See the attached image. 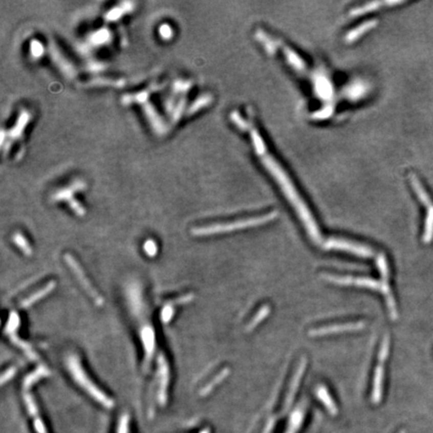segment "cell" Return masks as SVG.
<instances>
[{
  "label": "cell",
  "instance_id": "cell-21",
  "mask_svg": "<svg viewBox=\"0 0 433 433\" xmlns=\"http://www.w3.org/2000/svg\"><path fill=\"white\" fill-rule=\"evenodd\" d=\"M381 5H385V2H380V1H378V2H376V1L369 2V3H366L363 6H359V7H356L354 9H352L349 12V15L351 17H353V16L354 17H357V16L362 15V14H365V13H368V12H371L373 10L378 9Z\"/></svg>",
  "mask_w": 433,
  "mask_h": 433
},
{
  "label": "cell",
  "instance_id": "cell-19",
  "mask_svg": "<svg viewBox=\"0 0 433 433\" xmlns=\"http://www.w3.org/2000/svg\"><path fill=\"white\" fill-rule=\"evenodd\" d=\"M433 240V206L427 209L425 218V227L422 241L424 244H430Z\"/></svg>",
  "mask_w": 433,
  "mask_h": 433
},
{
  "label": "cell",
  "instance_id": "cell-15",
  "mask_svg": "<svg viewBox=\"0 0 433 433\" xmlns=\"http://www.w3.org/2000/svg\"><path fill=\"white\" fill-rule=\"evenodd\" d=\"M410 182H411V185H412V188H413L414 192L416 193V196L418 197V199L420 200V202L424 206H426L427 208L433 206V202L431 198L429 197L428 192L425 191V189L423 188L421 182L419 181V179L415 175H411Z\"/></svg>",
  "mask_w": 433,
  "mask_h": 433
},
{
  "label": "cell",
  "instance_id": "cell-24",
  "mask_svg": "<svg viewBox=\"0 0 433 433\" xmlns=\"http://www.w3.org/2000/svg\"><path fill=\"white\" fill-rule=\"evenodd\" d=\"M12 240H13V243L24 252V254H26L28 256L32 254V250H31L28 242L20 233H15L12 237Z\"/></svg>",
  "mask_w": 433,
  "mask_h": 433
},
{
  "label": "cell",
  "instance_id": "cell-4",
  "mask_svg": "<svg viewBox=\"0 0 433 433\" xmlns=\"http://www.w3.org/2000/svg\"><path fill=\"white\" fill-rule=\"evenodd\" d=\"M389 336L386 335L383 339L380 352H379V365L375 370L374 382H373V390H372V402L374 404H378L382 398V385H383V376H384V362L388 357L389 353Z\"/></svg>",
  "mask_w": 433,
  "mask_h": 433
},
{
  "label": "cell",
  "instance_id": "cell-14",
  "mask_svg": "<svg viewBox=\"0 0 433 433\" xmlns=\"http://www.w3.org/2000/svg\"><path fill=\"white\" fill-rule=\"evenodd\" d=\"M376 25H377V21L376 20L365 21L364 24H360L359 26H357L354 29L350 30L347 33V35L345 36V41L347 44H352V42L356 41L357 39L360 38L362 35H364L367 31H369L372 28H374Z\"/></svg>",
  "mask_w": 433,
  "mask_h": 433
},
{
  "label": "cell",
  "instance_id": "cell-3",
  "mask_svg": "<svg viewBox=\"0 0 433 433\" xmlns=\"http://www.w3.org/2000/svg\"><path fill=\"white\" fill-rule=\"evenodd\" d=\"M278 216L277 212H271L269 214H266L263 216H254L250 219H244V220H238L235 222L225 223V224H216L208 227H201L196 228L192 230V234L194 236H209V235H215V234H222L231 232L234 230H240L249 227H255L259 226L265 223H268Z\"/></svg>",
  "mask_w": 433,
  "mask_h": 433
},
{
  "label": "cell",
  "instance_id": "cell-30",
  "mask_svg": "<svg viewBox=\"0 0 433 433\" xmlns=\"http://www.w3.org/2000/svg\"><path fill=\"white\" fill-rule=\"evenodd\" d=\"M30 50H31V54L35 58H39L42 55V53H44L42 46L38 41H36V40H33L31 42V45H30Z\"/></svg>",
  "mask_w": 433,
  "mask_h": 433
},
{
  "label": "cell",
  "instance_id": "cell-12",
  "mask_svg": "<svg viewBox=\"0 0 433 433\" xmlns=\"http://www.w3.org/2000/svg\"><path fill=\"white\" fill-rule=\"evenodd\" d=\"M305 368H306V358H302V360H301L300 364H299V367L297 369V372H296V374H295V376L293 378V381H292V385L290 387L287 398L285 400V405H284V409L285 410H287L290 407V405L292 404V402H293V399L295 397V393H296V391L298 389V386H299L300 380L302 378V375H303V373L305 371Z\"/></svg>",
  "mask_w": 433,
  "mask_h": 433
},
{
  "label": "cell",
  "instance_id": "cell-32",
  "mask_svg": "<svg viewBox=\"0 0 433 433\" xmlns=\"http://www.w3.org/2000/svg\"><path fill=\"white\" fill-rule=\"evenodd\" d=\"M332 113H333V109L332 107H329V106H326L321 112H318L317 114H315L314 115V118L315 119H319V120H323V119H326V118L330 117L332 115Z\"/></svg>",
  "mask_w": 433,
  "mask_h": 433
},
{
  "label": "cell",
  "instance_id": "cell-31",
  "mask_svg": "<svg viewBox=\"0 0 433 433\" xmlns=\"http://www.w3.org/2000/svg\"><path fill=\"white\" fill-rule=\"evenodd\" d=\"M172 304H169V305H167V306H165L164 307V309H163V312H162V320H163V322H165V323H168L169 321H170V319H171V317L174 316V307L171 306Z\"/></svg>",
  "mask_w": 433,
  "mask_h": 433
},
{
  "label": "cell",
  "instance_id": "cell-28",
  "mask_svg": "<svg viewBox=\"0 0 433 433\" xmlns=\"http://www.w3.org/2000/svg\"><path fill=\"white\" fill-rule=\"evenodd\" d=\"M109 38H110L109 31L107 30H101V31H98V32H96V34L93 35L92 41L95 45H100V44L105 42Z\"/></svg>",
  "mask_w": 433,
  "mask_h": 433
},
{
  "label": "cell",
  "instance_id": "cell-13",
  "mask_svg": "<svg viewBox=\"0 0 433 433\" xmlns=\"http://www.w3.org/2000/svg\"><path fill=\"white\" fill-rule=\"evenodd\" d=\"M25 401H26V406L28 408L29 413L33 417L34 426H35V429H36L37 433H48L47 432V429H46V426H45V423H44L42 419L39 417L38 410H37V406H36V404L34 402V399H33V397L29 393H26L25 394Z\"/></svg>",
  "mask_w": 433,
  "mask_h": 433
},
{
  "label": "cell",
  "instance_id": "cell-11",
  "mask_svg": "<svg viewBox=\"0 0 433 433\" xmlns=\"http://www.w3.org/2000/svg\"><path fill=\"white\" fill-rule=\"evenodd\" d=\"M159 377H160V399L164 402L166 399V391L168 388V366L167 359L162 355L159 357Z\"/></svg>",
  "mask_w": 433,
  "mask_h": 433
},
{
  "label": "cell",
  "instance_id": "cell-16",
  "mask_svg": "<svg viewBox=\"0 0 433 433\" xmlns=\"http://www.w3.org/2000/svg\"><path fill=\"white\" fill-rule=\"evenodd\" d=\"M316 395L317 397L322 401V403L324 404V406L328 410V412L331 415H337L338 414V408H337L335 402L333 401L332 397L330 396L327 388L323 385L318 386L316 389Z\"/></svg>",
  "mask_w": 433,
  "mask_h": 433
},
{
  "label": "cell",
  "instance_id": "cell-25",
  "mask_svg": "<svg viewBox=\"0 0 433 433\" xmlns=\"http://www.w3.org/2000/svg\"><path fill=\"white\" fill-rule=\"evenodd\" d=\"M212 100H213V97L211 96H209V95H206V96H201V97H199V98H198V99L193 102V104H192V106L190 107V110H189V114H190V115L194 114V113H196V112H198L199 110H201V109H203V107L207 106L208 104H210Z\"/></svg>",
  "mask_w": 433,
  "mask_h": 433
},
{
  "label": "cell",
  "instance_id": "cell-23",
  "mask_svg": "<svg viewBox=\"0 0 433 433\" xmlns=\"http://www.w3.org/2000/svg\"><path fill=\"white\" fill-rule=\"evenodd\" d=\"M269 313H270V307L269 306H263L260 310H259V312L256 314V316L252 319V321L250 322V324L247 326V330L248 331H251V330H253L257 325H259L260 324V322L265 319L268 315H269Z\"/></svg>",
  "mask_w": 433,
  "mask_h": 433
},
{
  "label": "cell",
  "instance_id": "cell-2",
  "mask_svg": "<svg viewBox=\"0 0 433 433\" xmlns=\"http://www.w3.org/2000/svg\"><path fill=\"white\" fill-rule=\"evenodd\" d=\"M68 368L70 373L72 374L74 381L79 385L83 390L88 392L93 398H95L97 402H99L102 406L112 408L114 407V400H112L106 394H104L97 386H96L92 379L86 375L80 361L77 356L71 355L68 358L67 362Z\"/></svg>",
  "mask_w": 433,
  "mask_h": 433
},
{
  "label": "cell",
  "instance_id": "cell-20",
  "mask_svg": "<svg viewBox=\"0 0 433 433\" xmlns=\"http://www.w3.org/2000/svg\"><path fill=\"white\" fill-rule=\"evenodd\" d=\"M54 286H55V284L52 282V283H50V284L47 285L45 288L41 289V290H39V291H37V292H35V293H34L33 295H31L29 298H27L26 300H24V302L21 303V307H23V308H27V307L31 306L34 302H36V301L40 300L44 296L48 295V293H49L50 291H52V289L54 288Z\"/></svg>",
  "mask_w": 433,
  "mask_h": 433
},
{
  "label": "cell",
  "instance_id": "cell-18",
  "mask_svg": "<svg viewBox=\"0 0 433 433\" xmlns=\"http://www.w3.org/2000/svg\"><path fill=\"white\" fill-rule=\"evenodd\" d=\"M304 421V408L300 407L294 411L291 416L288 429L285 433H297Z\"/></svg>",
  "mask_w": 433,
  "mask_h": 433
},
{
  "label": "cell",
  "instance_id": "cell-26",
  "mask_svg": "<svg viewBox=\"0 0 433 433\" xmlns=\"http://www.w3.org/2000/svg\"><path fill=\"white\" fill-rule=\"evenodd\" d=\"M256 36L258 37V39H259V41L264 46L266 49L270 52V53H275L276 52V47H275V45L273 44V41L270 39V37L263 32V31H258L257 33H256Z\"/></svg>",
  "mask_w": 433,
  "mask_h": 433
},
{
  "label": "cell",
  "instance_id": "cell-5",
  "mask_svg": "<svg viewBox=\"0 0 433 433\" xmlns=\"http://www.w3.org/2000/svg\"><path fill=\"white\" fill-rule=\"evenodd\" d=\"M324 248L327 250H342L365 258L371 257L373 255V251L370 248L357 243H352L342 239H330L324 244Z\"/></svg>",
  "mask_w": 433,
  "mask_h": 433
},
{
  "label": "cell",
  "instance_id": "cell-1",
  "mask_svg": "<svg viewBox=\"0 0 433 433\" xmlns=\"http://www.w3.org/2000/svg\"><path fill=\"white\" fill-rule=\"evenodd\" d=\"M250 134H251L252 143H253V146L256 150V154H258V156L262 160L263 165L269 170V172L274 177L276 182L279 184L280 188L282 189V191L287 197L289 202L292 204V206L294 207V209L298 213L300 219L305 224V227H306L309 235L311 236V238L315 242L319 243L321 241V235H320L317 223L315 222L308 207L306 206V204L304 203V201L302 200L300 194L296 191V189H295L293 183L291 182L290 178L287 176V174L284 171V169L279 166V164L267 151V147H266L264 140H263L262 136L260 135V133L258 132V129L252 128L250 131Z\"/></svg>",
  "mask_w": 433,
  "mask_h": 433
},
{
  "label": "cell",
  "instance_id": "cell-34",
  "mask_svg": "<svg viewBox=\"0 0 433 433\" xmlns=\"http://www.w3.org/2000/svg\"><path fill=\"white\" fill-rule=\"evenodd\" d=\"M127 428H128V419H127V416H123L120 420L119 433H127Z\"/></svg>",
  "mask_w": 433,
  "mask_h": 433
},
{
  "label": "cell",
  "instance_id": "cell-29",
  "mask_svg": "<svg viewBox=\"0 0 433 433\" xmlns=\"http://www.w3.org/2000/svg\"><path fill=\"white\" fill-rule=\"evenodd\" d=\"M144 251L149 257H155L158 253V247L154 240H147L144 245Z\"/></svg>",
  "mask_w": 433,
  "mask_h": 433
},
{
  "label": "cell",
  "instance_id": "cell-7",
  "mask_svg": "<svg viewBox=\"0 0 433 433\" xmlns=\"http://www.w3.org/2000/svg\"><path fill=\"white\" fill-rule=\"evenodd\" d=\"M66 261H67V263L73 270V272L75 273V276L77 277V279L79 280V282H81L82 287L90 293V295L95 300L96 304H98L100 306L103 303L102 298L99 296V294L96 292V290L94 289V287L91 285V283L88 281V279L84 276V273H83L82 269L79 267V265L76 263V261L74 260V258L72 257L70 254H67L66 255Z\"/></svg>",
  "mask_w": 433,
  "mask_h": 433
},
{
  "label": "cell",
  "instance_id": "cell-27",
  "mask_svg": "<svg viewBox=\"0 0 433 433\" xmlns=\"http://www.w3.org/2000/svg\"><path fill=\"white\" fill-rule=\"evenodd\" d=\"M231 120L242 131H249L250 125L248 124V122L246 120L241 117L237 112H233L231 114Z\"/></svg>",
  "mask_w": 433,
  "mask_h": 433
},
{
  "label": "cell",
  "instance_id": "cell-10",
  "mask_svg": "<svg viewBox=\"0 0 433 433\" xmlns=\"http://www.w3.org/2000/svg\"><path fill=\"white\" fill-rule=\"evenodd\" d=\"M141 339L145 353V362L148 363L154 354L156 347V337L154 328H151L150 326H144L141 331Z\"/></svg>",
  "mask_w": 433,
  "mask_h": 433
},
{
  "label": "cell",
  "instance_id": "cell-17",
  "mask_svg": "<svg viewBox=\"0 0 433 433\" xmlns=\"http://www.w3.org/2000/svg\"><path fill=\"white\" fill-rule=\"evenodd\" d=\"M283 53H284L286 59L288 60L290 66L293 67L296 71L300 72H304L306 71L307 67H306L305 62L302 60V58L295 51H293L291 48H287V47H283Z\"/></svg>",
  "mask_w": 433,
  "mask_h": 433
},
{
  "label": "cell",
  "instance_id": "cell-35",
  "mask_svg": "<svg viewBox=\"0 0 433 433\" xmlns=\"http://www.w3.org/2000/svg\"><path fill=\"white\" fill-rule=\"evenodd\" d=\"M400 433H404V431H401Z\"/></svg>",
  "mask_w": 433,
  "mask_h": 433
},
{
  "label": "cell",
  "instance_id": "cell-22",
  "mask_svg": "<svg viewBox=\"0 0 433 433\" xmlns=\"http://www.w3.org/2000/svg\"><path fill=\"white\" fill-rule=\"evenodd\" d=\"M51 53H52V57H53V59L57 62V63H59V67L66 72V73L68 74V75H70V76H73L74 74H75V72H74V70H73V68H72V66L66 60V59H63L62 57H61V55L59 54V52L57 51V49L55 48H51Z\"/></svg>",
  "mask_w": 433,
  "mask_h": 433
},
{
  "label": "cell",
  "instance_id": "cell-9",
  "mask_svg": "<svg viewBox=\"0 0 433 433\" xmlns=\"http://www.w3.org/2000/svg\"><path fill=\"white\" fill-rule=\"evenodd\" d=\"M83 187H84V184L82 182H76L72 186H71L70 188L63 189V190L56 192L53 196V200H55V201H63V200H66L67 202H69V204L71 205V207L73 209V211L77 215H83L84 214V210H83L82 206L80 204H78L77 202H75V200H73L72 198V193H73L74 191L81 190Z\"/></svg>",
  "mask_w": 433,
  "mask_h": 433
},
{
  "label": "cell",
  "instance_id": "cell-6",
  "mask_svg": "<svg viewBox=\"0 0 433 433\" xmlns=\"http://www.w3.org/2000/svg\"><path fill=\"white\" fill-rule=\"evenodd\" d=\"M330 282L340 284V285H355L359 287L373 289V290H382V284L378 281L369 278H355V277H337V276H325Z\"/></svg>",
  "mask_w": 433,
  "mask_h": 433
},
{
  "label": "cell",
  "instance_id": "cell-8",
  "mask_svg": "<svg viewBox=\"0 0 433 433\" xmlns=\"http://www.w3.org/2000/svg\"><path fill=\"white\" fill-rule=\"evenodd\" d=\"M364 326H365V324L363 322L330 325V326H325V327L313 329L309 332V334L311 336H323V335L347 332V331H356V330H360L362 328H364Z\"/></svg>",
  "mask_w": 433,
  "mask_h": 433
},
{
  "label": "cell",
  "instance_id": "cell-33",
  "mask_svg": "<svg viewBox=\"0 0 433 433\" xmlns=\"http://www.w3.org/2000/svg\"><path fill=\"white\" fill-rule=\"evenodd\" d=\"M160 33H161V35H162L164 38H166V39L170 38V37H171V35H172L171 28H170L168 25H167V24H164V25L160 28Z\"/></svg>",
  "mask_w": 433,
  "mask_h": 433
}]
</instances>
